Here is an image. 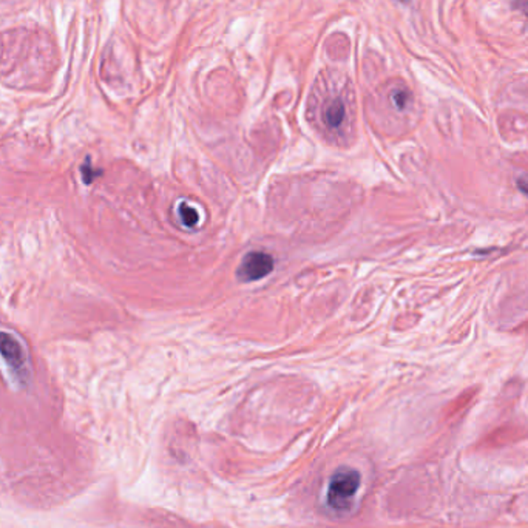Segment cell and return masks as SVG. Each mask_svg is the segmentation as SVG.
Segmentation results:
<instances>
[{
	"label": "cell",
	"instance_id": "cell-1",
	"mask_svg": "<svg viewBox=\"0 0 528 528\" xmlns=\"http://www.w3.org/2000/svg\"><path fill=\"white\" fill-rule=\"evenodd\" d=\"M362 485V477L356 470L340 468L332 474L326 492V504L335 512L351 510L354 498Z\"/></svg>",
	"mask_w": 528,
	"mask_h": 528
},
{
	"label": "cell",
	"instance_id": "cell-2",
	"mask_svg": "<svg viewBox=\"0 0 528 528\" xmlns=\"http://www.w3.org/2000/svg\"><path fill=\"white\" fill-rule=\"evenodd\" d=\"M273 258L269 253L262 251L249 252L243 258L238 269V278L241 282H258L264 277L269 275L273 271Z\"/></svg>",
	"mask_w": 528,
	"mask_h": 528
},
{
	"label": "cell",
	"instance_id": "cell-3",
	"mask_svg": "<svg viewBox=\"0 0 528 528\" xmlns=\"http://www.w3.org/2000/svg\"><path fill=\"white\" fill-rule=\"evenodd\" d=\"M0 356L8 363L10 368L16 372L17 376L25 374L27 368V356L25 351L14 335L8 332H0Z\"/></svg>",
	"mask_w": 528,
	"mask_h": 528
},
{
	"label": "cell",
	"instance_id": "cell-4",
	"mask_svg": "<svg viewBox=\"0 0 528 528\" xmlns=\"http://www.w3.org/2000/svg\"><path fill=\"white\" fill-rule=\"evenodd\" d=\"M347 115V108H346V102L343 101V97L340 95H332L328 96L325 104H323V110H321V117L325 126L331 130H337L346 119Z\"/></svg>",
	"mask_w": 528,
	"mask_h": 528
},
{
	"label": "cell",
	"instance_id": "cell-5",
	"mask_svg": "<svg viewBox=\"0 0 528 528\" xmlns=\"http://www.w3.org/2000/svg\"><path fill=\"white\" fill-rule=\"evenodd\" d=\"M178 214H179V218H181L184 226L195 227L198 222H200V215H198L196 210L192 207V206H189L187 203L179 204Z\"/></svg>",
	"mask_w": 528,
	"mask_h": 528
},
{
	"label": "cell",
	"instance_id": "cell-6",
	"mask_svg": "<svg viewBox=\"0 0 528 528\" xmlns=\"http://www.w3.org/2000/svg\"><path fill=\"white\" fill-rule=\"evenodd\" d=\"M391 102L394 104V107L397 110H405L409 104H411V93H409L408 89L405 87H399V89L393 90L391 93Z\"/></svg>",
	"mask_w": 528,
	"mask_h": 528
},
{
	"label": "cell",
	"instance_id": "cell-7",
	"mask_svg": "<svg viewBox=\"0 0 528 528\" xmlns=\"http://www.w3.org/2000/svg\"><path fill=\"white\" fill-rule=\"evenodd\" d=\"M510 2L514 10H518L525 17H528V0H510Z\"/></svg>",
	"mask_w": 528,
	"mask_h": 528
},
{
	"label": "cell",
	"instance_id": "cell-8",
	"mask_svg": "<svg viewBox=\"0 0 528 528\" xmlns=\"http://www.w3.org/2000/svg\"><path fill=\"white\" fill-rule=\"evenodd\" d=\"M516 184H518V187L520 189V192L528 196V176H520Z\"/></svg>",
	"mask_w": 528,
	"mask_h": 528
},
{
	"label": "cell",
	"instance_id": "cell-9",
	"mask_svg": "<svg viewBox=\"0 0 528 528\" xmlns=\"http://www.w3.org/2000/svg\"><path fill=\"white\" fill-rule=\"evenodd\" d=\"M399 2H405V3H406V2H408V0H399Z\"/></svg>",
	"mask_w": 528,
	"mask_h": 528
}]
</instances>
